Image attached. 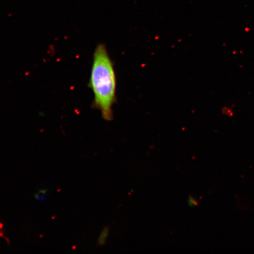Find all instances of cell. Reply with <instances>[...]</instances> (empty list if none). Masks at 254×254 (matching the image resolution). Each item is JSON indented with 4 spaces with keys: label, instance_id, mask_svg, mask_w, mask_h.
<instances>
[{
    "label": "cell",
    "instance_id": "1",
    "mask_svg": "<svg viewBox=\"0 0 254 254\" xmlns=\"http://www.w3.org/2000/svg\"><path fill=\"white\" fill-rule=\"evenodd\" d=\"M90 87L94 94V106L103 118H113V108L116 101V77L114 64L104 44H98L94 53Z\"/></svg>",
    "mask_w": 254,
    "mask_h": 254
},
{
    "label": "cell",
    "instance_id": "2",
    "mask_svg": "<svg viewBox=\"0 0 254 254\" xmlns=\"http://www.w3.org/2000/svg\"><path fill=\"white\" fill-rule=\"evenodd\" d=\"M109 235V228L106 227L104 228V230L101 232L99 237L98 238V244L99 246H103L106 243L108 237Z\"/></svg>",
    "mask_w": 254,
    "mask_h": 254
},
{
    "label": "cell",
    "instance_id": "3",
    "mask_svg": "<svg viewBox=\"0 0 254 254\" xmlns=\"http://www.w3.org/2000/svg\"><path fill=\"white\" fill-rule=\"evenodd\" d=\"M47 190H40L39 192L35 195V197L39 201H43L46 198Z\"/></svg>",
    "mask_w": 254,
    "mask_h": 254
},
{
    "label": "cell",
    "instance_id": "4",
    "mask_svg": "<svg viewBox=\"0 0 254 254\" xmlns=\"http://www.w3.org/2000/svg\"><path fill=\"white\" fill-rule=\"evenodd\" d=\"M188 202L190 206H195L198 205V201L194 198L191 197V196H190Z\"/></svg>",
    "mask_w": 254,
    "mask_h": 254
}]
</instances>
